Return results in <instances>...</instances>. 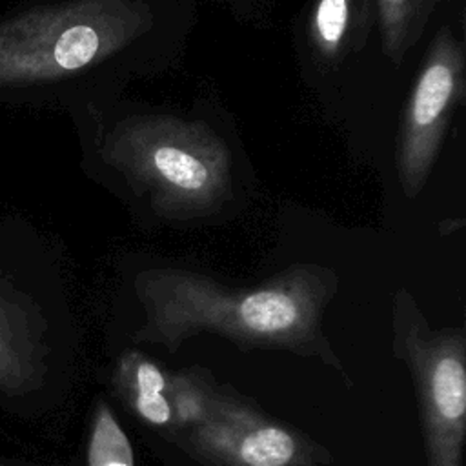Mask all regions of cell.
<instances>
[{
	"label": "cell",
	"mask_w": 466,
	"mask_h": 466,
	"mask_svg": "<svg viewBox=\"0 0 466 466\" xmlns=\"http://www.w3.org/2000/svg\"><path fill=\"white\" fill-rule=\"evenodd\" d=\"M167 377L169 371L138 350H126L113 371V388L124 406L142 422L166 433L171 428Z\"/></svg>",
	"instance_id": "5"
},
{
	"label": "cell",
	"mask_w": 466,
	"mask_h": 466,
	"mask_svg": "<svg viewBox=\"0 0 466 466\" xmlns=\"http://www.w3.org/2000/svg\"><path fill=\"white\" fill-rule=\"evenodd\" d=\"M218 382L200 366L171 371L167 377L166 397L171 408V428L166 435L184 431L200 424L209 410Z\"/></svg>",
	"instance_id": "6"
},
{
	"label": "cell",
	"mask_w": 466,
	"mask_h": 466,
	"mask_svg": "<svg viewBox=\"0 0 466 466\" xmlns=\"http://www.w3.org/2000/svg\"><path fill=\"white\" fill-rule=\"evenodd\" d=\"M455 86L453 67L446 60H433L415 87L411 100V129L415 135L431 131L441 113L448 106Z\"/></svg>",
	"instance_id": "7"
},
{
	"label": "cell",
	"mask_w": 466,
	"mask_h": 466,
	"mask_svg": "<svg viewBox=\"0 0 466 466\" xmlns=\"http://www.w3.org/2000/svg\"><path fill=\"white\" fill-rule=\"evenodd\" d=\"M208 466H326L328 448L293 426L266 415L228 384H218L208 417L167 435Z\"/></svg>",
	"instance_id": "3"
},
{
	"label": "cell",
	"mask_w": 466,
	"mask_h": 466,
	"mask_svg": "<svg viewBox=\"0 0 466 466\" xmlns=\"http://www.w3.org/2000/svg\"><path fill=\"white\" fill-rule=\"evenodd\" d=\"M386 4L391 7H402L406 4V0H386Z\"/></svg>",
	"instance_id": "11"
},
{
	"label": "cell",
	"mask_w": 466,
	"mask_h": 466,
	"mask_svg": "<svg viewBox=\"0 0 466 466\" xmlns=\"http://www.w3.org/2000/svg\"><path fill=\"white\" fill-rule=\"evenodd\" d=\"M391 353L410 371L419 404L426 466H464L466 335L430 329L408 300L393 315Z\"/></svg>",
	"instance_id": "2"
},
{
	"label": "cell",
	"mask_w": 466,
	"mask_h": 466,
	"mask_svg": "<svg viewBox=\"0 0 466 466\" xmlns=\"http://www.w3.org/2000/svg\"><path fill=\"white\" fill-rule=\"evenodd\" d=\"M24 233L15 217H0V391L11 395L40 388L47 371L46 319L7 268Z\"/></svg>",
	"instance_id": "4"
},
{
	"label": "cell",
	"mask_w": 466,
	"mask_h": 466,
	"mask_svg": "<svg viewBox=\"0 0 466 466\" xmlns=\"http://www.w3.org/2000/svg\"><path fill=\"white\" fill-rule=\"evenodd\" d=\"M146 311L131 335L135 344H157L169 353L200 333L228 339L242 351H286L315 359L353 386L350 373L322 329L331 297L324 277L291 271L255 289H228L182 271H153L137 280Z\"/></svg>",
	"instance_id": "1"
},
{
	"label": "cell",
	"mask_w": 466,
	"mask_h": 466,
	"mask_svg": "<svg viewBox=\"0 0 466 466\" xmlns=\"http://www.w3.org/2000/svg\"><path fill=\"white\" fill-rule=\"evenodd\" d=\"M87 466H135L129 437L106 400H98L93 413Z\"/></svg>",
	"instance_id": "8"
},
{
	"label": "cell",
	"mask_w": 466,
	"mask_h": 466,
	"mask_svg": "<svg viewBox=\"0 0 466 466\" xmlns=\"http://www.w3.org/2000/svg\"><path fill=\"white\" fill-rule=\"evenodd\" d=\"M153 164L169 184L182 191H200L209 180L206 166L197 157L173 146L157 147Z\"/></svg>",
	"instance_id": "9"
},
{
	"label": "cell",
	"mask_w": 466,
	"mask_h": 466,
	"mask_svg": "<svg viewBox=\"0 0 466 466\" xmlns=\"http://www.w3.org/2000/svg\"><path fill=\"white\" fill-rule=\"evenodd\" d=\"M348 22V0H320L317 5L315 25L326 46H337Z\"/></svg>",
	"instance_id": "10"
},
{
	"label": "cell",
	"mask_w": 466,
	"mask_h": 466,
	"mask_svg": "<svg viewBox=\"0 0 466 466\" xmlns=\"http://www.w3.org/2000/svg\"><path fill=\"white\" fill-rule=\"evenodd\" d=\"M0 466H4V464H0Z\"/></svg>",
	"instance_id": "12"
}]
</instances>
